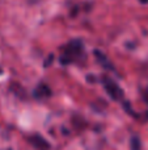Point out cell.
Instances as JSON below:
<instances>
[{"instance_id":"obj_1","label":"cell","mask_w":148,"mask_h":150,"mask_svg":"<svg viewBox=\"0 0 148 150\" xmlns=\"http://www.w3.org/2000/svg\"><path fill=\"white\" fill-rule=\"evenodd\" d=\"M83 55V42L80 40H72L64 47L60 55V63L62 65H70L75 62L77 58Z\"/></svg>"},{"instance_id":"obj_3","label":"cell","mask_w":148,"mask_h":150,"mask_svg":"<svg viewBox=\"0 0 148 150\" xmlns=\"http://www.w3.org/2000/svg\"><path fill=\"white\" fill-rule=\"evenodd\" d=\"M29 144L37 150H50V144L47 142V140H45L42 136L39 134H33L31 137H29Z\"/></svg>"},{"instance_id":"obj_5","label":"cell","mask_w":148,"mask_h":150,"mask_svg":"<svg viewBox=\"0 0 148 150\" xmlns=\"http://www.w3.org/2000/svg\"><path fill=\"white\" fill-rule=\"evenodd\" d=\"M94 55L97 57V61H98V62L101 63V65L104 66L105 69H109V70H114V69H113V66H112V63L108 61L106 55H104L101 52H98V50H96V52H94Z\"/></svg>"},{"instance_id":"obj_6","label":"cell","mask_w":148,"mask_h":150,"mask_svg":"<svg viewBox=\"0 0 148 150\" xmlns=\"http://www.w3.org/2000/svg\"><path fill=\"white\" fill-rule=\"evenodd\" d=\"M142 144L139 137H133L131 138V150H140Z\"/></svg>"},{"instance_id":"obj_4","label":"cell","mask_w":148,"mask_h":150,"mask_svg":"<svg viewBox=\"0 0 148 150\" xmlns=\"http://www.w3.org/2000/svg\"><path fill=\"white\" fill-rule=\"evenodd\" d=\"M34 96L38 99H46V98H50L51 96V90L47 84H39L38 87L34 90Z\"/></svg>"},{"instance_id":"obj_2","label":"cell","mask_w":148,"mask_h":150,"mask_svg":"<svg viewBox=\"0 0 148 150\" xmlns=\"http://www.w3.org/2000/svg\"><path fill=\"white\" fill-rule=\"evenodd\" d=\"M102 84H104L105 90H106L108 95L113 99V100H122L123 99V91L114 80H112L110 78L105 76L102 79Z\"/></svg>"},{"instance_id":"obj_7","label":"cell","mask_w":148,"mask_h":150,"mask_svg":"<svg viewBox=\"0 0 148 150\" xmlns=\"http://www.w3.org/2000/svg\"><path fill=\"white\" fill-rule=\"evenodd\" d=\"M140 3H143V4H147L148 0H140Z\"/></svg>"}]
</instances>
